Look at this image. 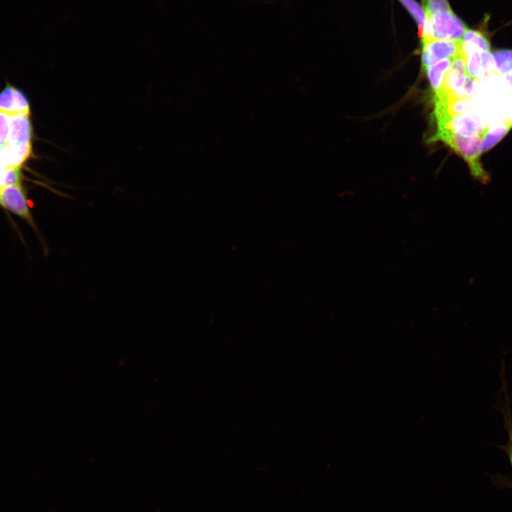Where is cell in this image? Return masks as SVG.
I'll use <instances>...</instances> for the list:
<instances>
[{"mask_svg":"<svg viewBox=\"0 0 512 512\" xmlns=\"http://www.w3.org/2000/svg\"><path fill=\"white\" fill-rule=\"evenodd\" d=\"M441 140L459 154L468 164L472 176L481 183L490 181L489 174L483 169L480 161L479 144L481 137H462L451 130L437 129L431 141Z\"/></svg>","mask_w":512,"mask_h":512,"instance_id":"obj_1","label":"cell"},{"mask_svg":"<svg viewBox=\"0 0 512 512\" xmlns=\"http://www.w3.org/2000/svg\"><path fill=\"white\" fill-rule=\"evenodd\" d=\"M425 17L424 33L421 41L461 40L467 29L465 23L454 14L452 10Z\"/></svg>","mask_w":512,"mask_h":512,"instance_id":"obj_2","label":"cell"},{"mask_svg":"<svg viewBox=\"0 0 512 512\" xmlns=\"http://www.w3.org/2000/svg\"><path fill=\"white\" fill-rule=\"evenodd\" d=\"M451 130L462 137H482L489 129L484 124L481 117L474 112L460 114L449 117L445 122L437 125V129Z\"/></svg>","mask_w":512,"mask_h":512,"instance_id":"obj_3","label":"cell"},{"mask_svg":"<svg viewBox=\"0 0 512 512\" xmlns=\"http://www.w3.org/2000/svg\"><path fill=\"white\" fill-rule=\"evenodd\" d=\"M421 42L422 68L426 70L442 60L454 58L460 51L462 40Z\"/></svg>","mask_w":512,"mask_h":512,"instance_id":"obj_4","label":"cell"},{"mask_svg":"<svg viewBox=\"0 0 512 512\" xmlns=\"http://www.w3.org/2000/svg\"><path fill=\"white\" fill-rule=\"evenodd\" d=\"M0 205L33 225L27 198L21 183L0 188Z\"/></svg>","mask_w":512,"mask_h":512,"instance_id":"obj_5","label":"cell"},{"mask_svg":"<svg viewBox=\"0 0 512 512\" xmlns=\"http://www.w3.org/2000/svg\"><path fill=\"white\" fill-rule=\"evenodd\" d=\"M467 76L465 59L462 53L459 51L452 58L451 65L444 77L440 89L445 92L449 97H452L463 87Z\"/></svg>","mask_w":512,"mask_h":512,"instance_id":"obj_6","label":"cell"},{"mask_svg":"<svg viewBox=\"0 0 512 512\" xmlns=\"http://www.w3.org/2000/svg\"><path fill=\"white\" fill-rule=\"evenodd\" d=\"M31 125L28 114H10V131L7 145L14 146H31Z\"/></svg>","mask_w":512,"mask_h":512,"instance_id":"obj_7","label":"cell"},{"mask_svg":"<svg viewBox=\"0 0 512 512\" xmlns=\"http://www.w3.org/2000/svg\"><path fill=\"white\" fill-rule=\"evenodd\" d=\"M0 111L10 114H29V105L20 91L14 87L8 86L0 93Z\"/></svg>","mask_w":512,"mask_h":512,"instance_id":"obj_8","label":"cell"},{"mask_svg":"<svg viewBox=\"0 0 512 512\" xmlns=\"http://www.w3.org/2000/svg\"><path fill=\"white\" fill-rule=\"evenodd\" d=\"M31 150V146H5L0 149V167L20 168L29 156Z\"/></svg>","mask_w":512,"mask_h":512,"instance_id":"obj_9","label":"cell"},{"mask_svg":"<svg viewBox=\"0 0 512 512\" xmlns=\"http://www.w3.org/2000/svg\"><path fill=\"white\" fill-rule=\"evenodd\" d=\"M502 388L504 393V401L502 407L500 408L503 417L504 427L507 432V442L505 445H501V447L506 452L511 468H512V410L510 406V399L508 393L506 381L505 380L504 376V368H502Z\"/></svg>","mask_w":512,"mask_h":512,"instance_id":"obj_10","label":"cell"},{"mask_svg":"<svg viewBox=\"0 0 512 512\" xmlns=\"http://www.w3.org/2000/svg\"><path fill=\"white\" fill-rule=\"evenodd\" d=\"M452 60V58L442 60L425 70L434 92L442 87L444 76L450 67Z\"/></svg>","mask_w":512,"mask_h":512,"instance_id":"obj_11","label":"cell"},{"mask_svg":"<svg viewBox=\"0 0 512 512\" xmlns=\"http://www.w3.org/2000/svg\"><path fill=\"white\" fill-rule=\"evenodd\" d=\"M512 127V124H503L491 130H489L481 138L479 150L486 151L498 143Z\"/></svg>","mask_w":512,"mask_h":512,"instance_id":"obj_12","label":"cell"},{"mask_svg":"<svg viewBox=\"0 0 512 512\" xmlns=\"http://www.w3.org/2000/svg\"><path fill=\"white\" fill-rule=\"evenodd\" d=\"M412 16L418 25V35L423 36L425 24V14L421 6L415 0H399Z\"/></svg>","mask_w":512,"mask_h":512,"instance_id":"obj_13","label":"cell"},{"mask_svg":"<svg viewBox=\"0 0 512 512\" xmlns=\"http://www.w3.org/2000/svg\"><path fill=\"white\" fill-rule=\"evenodd\" d=\"M497 71L499 74H508L512 71V50H499L493 53Z\"/></svg>","mask_w":512,"mask_h":512,"instance_id":"obj_14","label":"cell"},{"mask_svg":"<svg viewBox=\"0 0 512 512\" xmlns=\"http://www.w3.org/2000/svg\"><path fill=\"white\" fill-rule=\"evenodd\" d=\"M461 40L475 45L482 51H490L491 46L487 37L479 31L467 28Z\"/></svg>","mask_w":512,"mask_h":512,"instance_id":"obj_15","label":"cell"},{"mask_svg":"<svg viewBox=\"0 0 512 512\" xmlns=\"http://www.w3.org/2000/svg\"><path fill=\"white\" fill-rule=\"evenodd\" d=\"M20 168H1L0 167V188L20 184Z\"/></svg>","mask_w":512,"mask_h":512,"instance_id":"obj_16","label":"cell"},{"mask_svg":"<svg viewBox=\"0 0 512 512\" xmlns=\"http://www.w3.org/2000/svg\"><path fill=\"white\" fill-rule=\"evenodd\" d=\"M425 16L452 11L447 0H422Z\"/></svg>","mask_w":512,"mask_h":512,"instance_id":"obj_17","label":"cell"},{"mask_svg":"<svg viewBox=\"0 0 512 512\" xmlns=\"http://www.w3.org/2000/svg\"><path fill=\"white\" fill-rule=\"evenodd\" d=\"M10 131V114L0 111V149L8 144Z\"/></svg>","mask_w":512,"mask_h":512,"instance_id":"obj_18","label":"cell"}]
</instances>
